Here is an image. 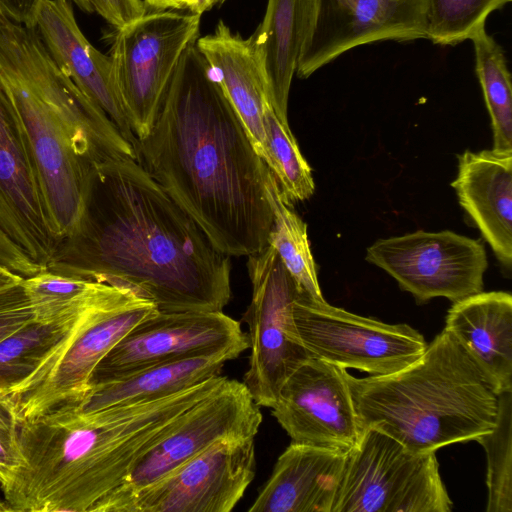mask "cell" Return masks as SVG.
Masks as SVG:
<instances>
[{"mask_svg":"<svg viewBox=\"0 0 512 512\" xmlns=\"http://www.w3.org/2000/svg\"><path fill=\"white\" fill-rule=\"evenodd\" d=\"M33 319L22 283L0 292V341Z\"/></svg>","mask_w":512,"mask_h":512,"instance_id":"obj_33","label":"cell"},{"mask_svg":"<svg viewBox=\"0 0 512 512\" xmlns=\"http://www.w3.org/2000/svg\"><path fill=\"white\" fill-rule=\"evenodd\" d=\"M296 339L333 365L372 376L397 372L416 361L427 343L407 324H387L317 300L299 290L292 306Z\"/></svg>","mask_w":512,"mask_h":512,"instance_id":"obj_11","label":"cell"},{"mask_svg":"<svg viewBox=\"0 0 512 512\" xmlns=\"http://www.w3.org/2000/svg\"><path fill=\"white\" fill-rule=\"evenodd\" d=\"M200 18L189 9L148 10L114 29L108 55L137 140L152 130L182 55L199 38Z\"/></svg>","mask_w":512,"mask_h":512,"instance_id":"obj_8","label":"cell"},{"mask_svg":"<svg viewBox=\"0 0 512 512\" xmlns=\"http://www.w3.org/2000/svg\"><path fill=\"white\" fill-rule=\"evenodd\" d=\"M7 511H10V508L5 501L2 491H1V488H0V512H7Z\"/></svg>","mask_w":512,"mask_h":512,"instance_id":"obj_41","label":"cell"},{"mask_svg":"<svg viewBox=\"0 0 512 512\" xmlns=\"http://www.w3.org/2000/svg\"><path fill=\"white\" fill-rule=\"evenodd\" d=\"M20 421L9 390L0 389V488L7 489L23 465Z\"/></svg>","mask_w":512,"mask_h":512,"instance_id":"obj_32","label":"cell"},{"mask_svg":"<svg viewBox=\"0 0 512 512\" xmlns=\"http://www.w3.org/2000/svg\"><path fill=\"white\" fill-rule=\"evenodd\" d=\"M247 269L252 297L243 320L250 354L242 382L258 406L271 408L286 379L312 356L295 337L292 306L300 288L275 248L268 243L249 255Z\"/></svg>","mask_w":512,"mask_h":512,"instance_id":"obj_10","label":"cell"},{"mask_svg":"<svg viewBox=\"0 0 512 512\" xmlns=\"http://www.w3.org/2000/svg\"><path fill=\"white\" fill-rule=\"evenodd\" d=\"M43 0H0V12L10 20L35 28Z\"/></svg>","mask_w":512,"mask_h":512,"instance_id":"obj_36","label":"cell"},{"mask_svg":"<svg viewBox=\"0 0 512 512\" xmlns=\"http://www.w3.org/2000/svg\"><path fill=\"white\" fill-rule=\"evenodd\" d=\"M366 260L392 276L419 303L436 297L454 303L482 292L488 267L480 241L448 230H418L379 239L367 248Z\"/></svg>","mask_w":512,"mask_h":512,"instance_id":"obj_12","label":"cell"},{"mask_svg":"<svg viewBox=\"0 0 512 512\" xmlns=\"http://www.w3.org/2000/svg\"><path fill=\"white\" fill-rule=\"evenodd\" d=\"M0 263L23 277L32 276L43 268L21 252L0 228Z\"/></svg>","mask_w":512,"mask_h":512,"instance_id":"obj_35","label":"cell"},{"mask_svg":"<svg viewBox=\"0 0 512 512\" xmlns=\"http://www.w3.org/2000/svg\"><path fill=\"white\" fill-rule=\"evenodd\" d=\"M94 12L113 29L122 28L142 17L148 8L143 0H89Z\"/></svg>","mask_w":512,"mask_h":512,"instance_id":"obj_34","label":"cell"},{"mask_svg":"<svg viewBox=\"0 0 512 512\" xmlns=\"http://www.w3.org/2000/svg\"><path fill=\"white\" fill-rule=\"evenodd\" d=\"M0 228L44 270L62 244L54 233L29 147L1 92Z\"/></svg>","mask_w":512,"mask_h":512,"instance_id":"obj_17","label":"cell"},{"mask_svg":"<svg viewBox=\"0 0 512 512\" xmlns=\"http://www.w3.org/2000/svg\"><path fill=\"white\" fill-rule=\"evenodd\" d=\"M349 451L290 443L249 512H332Z\"/></svg>","mask_w":512,"mask_h":512,"instance_id":"obj_19","label":"cell"},{"mask_svg":"<svg viewBox=\"0 0 512 512\" xmlns=\"http://www.w3.org/2000/svg\"><path fill=\"white\" fill-rule=\"evenodd\" d=\"M265 192L273 214L268 243L275 248L299 288L314 299L324 300L310 249L307 225L292 205L283 199L276 177L269 168L265 173Z\"/></svg>","mask_w":512,"mask_h":512,"instance_id":"obj_25","label":"cell"},{"mask_svg":"<svg viewBox=\"0 0 512 512\" xmlns=\"http://www.w3.org/2000/svg\"><path fill=\"white\" fill-rule=\"evenodd\" d=\"M196 45L242 120L256 153L268 166L263 105L268 98L272 102V95L251 36L243 38L220 20L213 33L198 38Z\"/></svg>","mask_w":512,"mask_h":512,"instance_id":"obj_21","label":"cell"},{"mask_svg":"<svg viewBox=\"0 0 512 512\" xmlns=\"http://www.w3.org/2000/svg\"><path fill=\"white\" fill-rule=\"evenodd\" d=\"M243 382L226 377L186 410L174 426L134 463L125 479L89 512H122L139 491L224 439L256 436L263 417Z\"/></svg>","mask_w":512,"mask_h":512,"instance_id":"obj_9","label":"cell"},{"mask_svg":"<svg viewBox=\"0 0 512 512\" xmlns=\"http://www.w3.org/2000/svg\"><path fill=\"white\" fill-rule=\"evenodd\" d=\"M487 459V512H512V389L498 394L494 428L475 439Z\"/></svg>","mask_w":512,"mask_h":512,"instance_id":"obj_30","label":"cell"},{"mask_svg":"<svg viewBox=\"0 0 512 512\" xmlns=\"http://www.w3.org/2000/svg\"><path fill=\"white\" fill-rule=\"evenodd\" d=\"M24 277L0 263V292L22 283Z\"/></svg>","mask_w":512,"mask_h":512,"instance_id":"obj_37","label":"cell"},{"mask_svg":"<svg viewBox=\"0 0 512 512\" xmlns=\"http://www.w3.org/2000/svg\"><path fill=\"white\" fill-rule=\"evenodd\" d=\"M511 0H427L426 39L457 45L485 27L487 17Z\"/></svg>","mask_w":512,"mask_h":512,"instance_id":"obj_31","label":"cell"},{"mask_svg":"<svg viewBox=\"0 0 512 512\" xmlns=\"http://www.w3.org/2000/svg\"><path fill=\"white\" fill-rule=\"evenodd\" d=\"M133 148L220 252L249 256L268 244V166L196 42L182 55L152 130Z\"/></svg>","mask_w":512,"mask_h":512,"instance_id":"obj_2","label":"cell"},{"mask_svg":"<svg viewBox=\"0 0 512 512\" xmlns=\"http://www.w3.org/2000/svg\"><path fill=\"white\" fill-rule=\"evenodd\" d=\"M345 378L361 430L378 429L415 453L475 441L496 424L498 394L446 330L397 372Z\"/></svg>","mask_w":512,"mask_h":512,"instance_id":"obj_5","label":"cell"},{"mask_svg":"<svg viewBox=\"0 0 512 512\" xmlns=\"http://www.w3.org/2000/svg\"><path fill=\"white\" fill-rule=\"evenodd\" d=\"M451 186L497 260L510 271L512 151L466 150L458 156V173Z\"/></svg>","mask_w":512,"mask_h":512,"instance_id":"obj_20","label":"cell"},{"mask_svg":"<svg viewBox=\"0 0 512 512\" xmlns=\"http://www.w3.org/2000/svg\"><path fill=\"white\" fill-rule=\"evenodd\" d=\"M148 10L187 9L186 0H143Z\"/></svg>","mask_w":512,"mask_h":512,"instance_id":"obj_38","label":"cell"},{"mask_svg":"<svg viewBox=\"0 0 512 512\" xmlns=\"http://www.w3.org/2000/svg\"><path fill=\"white\" fill-rule=\"evenodd\" d=\"M48 270L126 287L161 312L223 311L231 260L133 157L94 169L80 230Z\"/></svg>","mask_w":512,"mask_h":512,"instance_id":"obj_1","label":"cell"},{"mask_svg":"<svg viewBox=\"0 0 512 512\" xmlns=\"http://www.w3.org/2000/svg\"><path fill=\"white\" fill-rule=\"evenodd\" d=\"M240 354L225 350L164 362L118 380L91 386L81 398L63 404L89 412L157 399L219 376L224 365Z\"/></svg>","mask_w":512,"mask_h":512,"instance_id":"obj_24","label":"cell"},{"mask_svg":"<svg viewBox=\"0 0 512 512\" xmlns=\"http://www.w3.org/2000/svg\"><path fill=\"white\" fill-rule=\"evenodd\" d=\"M249 347L239 321L223 311H156L135 325L95 367L89 387L164 362Z\"/></svg>","mask_w":512,"mask_h":512,"instance_id":"obj_13","label":"cell"},{"mask_svg":"<svg viewBox=\"0 0 512 512\" xmlns=\"http://www.w3.org/2000/svg\"><path fill=\"white\" fill-rule=\"evenodd\" d=\"M187 1V8L192 4L193 0H186Z\"/></svg>","mask_w":512,"mask_h":512,"instance_id":"obj_42","label":"cell"},{"mask_svg":"<svg viewBox=\"0 0 512 512\" xmlns=\"http://www.w3.org/2000/svg\"><path fill=\"white\" fill-rule=\"evenodd\" d=\"M94 411L61 404L20 424L23 465L2 491L10 511L89 512L177 419L220 384Z\"/></svg>","mask_w":512,"mask_h":512,"instance_id":"obj_3","label":"cell"},{"mask_svg":"<svg viewBox=\"0 0 512 512\" xmlns=\"http://www.w3.org/2000/svg\"><path fill=\"white\" fill-rule=\"evenodd\" d=\"M426 8L427 0H317L296 75L308 78L363 44L426 39Z\"/></svg>","mask_w":512,"mask_h":512,"instance_id":"obj_16","label":"cell"},{"mask_svg":"<svg viewBox=\"0 0 512 512\" xmlns=\"http://www.w3.org/2000/svg\"><path fill=\"white\" fill-rule=\"evenodd\" d=\"M317 0H267L263 20L251 35L270 86L278 118L288 124L292 79L311 32Z\"/></svg>","mask_w":512,"mask_h":512,"instance_id":"obj_23","label":"cell"},{"mask_svg":"<svg viewBox=\"0 0 512 512\" xmlns=\"http://www.w3.org/2000/svg\"><path fill=\"white\" fill-rule=\"evenodd\" d=\"M255 474L254 437L220 440L139 491L122 512H230Z\"/></svg>","mask_w":512,"mask_h":512,"instance_id":"obj_14","label":"cell"},{"mask_svg":"<svg viewBox=\"0 0 512 512\" xmlns=\"http://www.w3.org/2000/svg\"><path fill=\"white\" fill-rule=\"evenodd\" d=\"M435 452L415 453L367 428L348 452L332 512H450Z\"/></svg>","mask_w":512,"mask_h":512,"instance_id":"obj_7","label":"cell"},{"mask_svg":"<svg viewBox=\"0 0 512 512\" xmlns=\"http://www.w3.org/2000/svg\"><path fill=\"white\" fill-rule=\"evenodd\" d=\"M0 92L35 163L48 215L63 243L81 228L95 167L133 157L106 113L57 66L36 28L0 12Z\"/></svg>","mask_w":512,"mask_h":512,"instance_id":"obj_4","label":"cell"},{"mask_svg":"<svg viewBox=\"0 0 512 512\" xmlns=\"http://www.w3.org/2000/svg\"><path fill=\"white\" fill-rule=\"evenodd\" d=\"M156 311L149 299L106 283L33 373L11 391L20 423L81 398L98 363Z\"/></svg>","mask_w":512,"mask_h":512,"instance_id":"obj_6","label":"cell"},{"mask_svg":"<svg viewBox=\"0 0 512 512\" xmlns=\"http://www.w3.org/2000/svg\"><path fill=\"white\" fill-rule=\"evenodd\" d=\"M69 1L74 3L81 11H83L85 13L94 12L93 7L89 0H69Z\"/></svg>","mask_w":512,"mask_h":512,"instance_id":"obj_40","label":"cell"},{"mask_svg":"<svg viewBox=\"0 0 512 512\" xmlns=\"http://www.w3.org/2000/svg\"><path fill=\"white\" fill-rule=\"evenodd\" d=\"M105 283L45 270L24 277L22 287L34 320L52 322L79 313Z\"/></svg>","mask_w":512,"mask_h":512,"instance_id":"obj_29","label":"cell"},{"mask_svg":"<svg viewBox=\"0 0 512 512\" xmlns=\"http://www.w3.org/2000/svg\"><path fill=\"white\" fill-rule=\"evenodd\" d=\"M444 330L467 352L496 394L512 389L510 293L482 291L454 302Z\"/></svg>","mask_w":512,"mask_h":512,"instance_id":"obj_22","label":"cell"},{"mask_svg":"<svg viewBox=\"0 0 512 512\" xmlns=\"http://www.w3.org/2000/svg\"><path fill=\"white\" fill-rule=\"evenodd\" d=\"M263 125L269 154L268 168L276 177L283 199L292 205L310 198L315 191L312 170L289 125L278 118L269 98L263 105Z\"/></svg>","mask_w":512,"mask_h":512,"instance_id":"obj_28","label":"cell"},{"mask_svg":"<svg viewBox=\"0 0 512 512\" xmlns=\"http://www.w3.org/2000/svg\"><path fill=\"white\" fill-rule=\"evenodd\" d=\"M82 310L52 322L33 319L3 338L0 341V389L12 391L30 376L71 328Z\"/></svg>","mask_w":512,"mask_h":512,"instance_id":"obj_27","label":"cell"},{"mask_svg":"<svg viewBox=\"0 0 512 512\" xmlns=\"http://www.w3.org/2000/svg\"><path fill=\"white\" fill-rule=\"evenodd\" d=\"M226 0H193L192 4L187 8L190 11L202 15L214 8L217 5H221Z\"/></svg>","mask_w":512,"mask_h":512,"instance_id":"obj_39","label":"cell"},{"mask_svg":"<svg viewBox=\"0 0 512 512\" xmlns=\"http://www.w3.org/2000/svg\"><path fill=\"white\" fill-rule=\"evenodd\" d=\"M35 28L57 66L106 113L133 147L137 139L116 86L110 56L85 37L71 2L43 0Z\"/></svg>","mask_w":512,"mask_h":512,"instance_id":"obj_18","label":"cell"},{"mask_svg":"<svg viewBox=\"0 0 512 512\" xmlns=\"http://www.w3.org/2000/svg\"><path fill=\"white\" fill-rule=\"evenodd\" d=\"M345 368L317 357L304 361L270 408L292 443L350 451L362 434Z\"/></svg>","mask_w":512,"mask_h":512,"instance_id":"obj_15","label":"cell"},{"mask_svg":"<svg viewBox=\"0 0 512 512\" xmlns=\"http://www.w3.org/2000/svg\"><path fill=\"white\" fill-rule=\"evenodd\" d=\"M470 40L474 47L476 75L491 118L493 149L512 151L511 75L503 49L485 27Z\"/></svg>","mask_w":512,"mask_h":512,"instance_id":"obj_26","label":"cell"}]
</instances>
